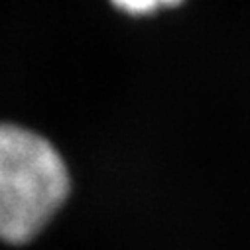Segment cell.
<instances>
[{"label": "cell", "mask_w": 250, "mask_h": 250, "mask_svg": "<svg viewBox=\"0 0 250 250\" xmlns=\"http://www.w3.org/2000/svg\"><path fill=\"white\" fill-rule=\"evenodd\" d=\"M69 195V173L59 152L40 134L0 124V238H36Z\"/></svg>", "instance_id": "cell-1"}, {"label": "cell", "mask_w": 250, "mask_h": 250, "mask_svg": "<svg viewBox=\"0 0 250 250\" xmlns=\"http://www.w3.org/2000/svg\"><path fill=\"white\" fill-rule=\"evenodd\" d=\"M183 0H112V4L120 8L122 12L132 14V16H142V14H152L160 8L167 6H177Z\"/></svg>", "instance_id": "cell-2"}]
</instances>
